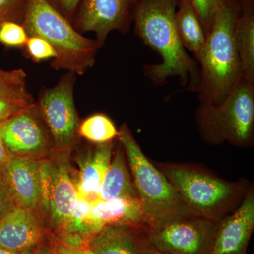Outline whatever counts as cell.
Masks as SVG:
<instances>
[{
    "label": "cell",
    "instance_id": "cell-2",
    "mask_svg": "<svg viewBox=\"0 0 254 254\" xmlns=\"http://www.w3.org/2000/svg\"><path fill=\"white\" fill-rule=\"evenodd\" d=\"M241 11L242 1L222 0L204 46L195 57L200 64V103L221 104L243 80L235 37Z\"/></svg>",
    "mask_w": 254,
    "mask_h": 254
},
{
    "label": "cell",
    "instance_id": "cell-10",
    "mask_svg": "<svg viewBox=\"0 0 254 254\" xmlns=\"http://www.w3.org/2000/svg\"><path fill=\"white\" fill-rule=\"evenodd\" d=\"M0 138L10 154L18 158L41 160L55 151L36 102L0 125Z\"/></svg>",
    "mask_w": 254,
    "mask_h": 254
},
{
    "label": "cell",
    "instance_id": "cell-23",
    "mask_svg": "<svg viewBox=\"0 0 254 254\" xmlns=\"http://www.w3.org/2000/svg\"><path fill=\"white\" fill-rule=\"evenodd\" d=\"M28 35L21 23L8 21L0 26V44L9 48H23Z\"/></svg>",
    "mask_w": 254,
    "mask_h": 254
},
{
    "label": "cell",
    "instance_id": "cell-17",
    "mask_svg": "<svg viewBox=\"0 0 254 254\" xmlns=\"http://www.w3.org/2000/svg\"><path fill=\"white\" fill-rule=\"evenodd\" d=\"M147 229L108 225L93 235L88 245L93 254H138Z\"/></svg>",
    "mask_w": 254,
    "mask_h": 254
},
{
    "label": "cell",
    "instance_id": "cell-30",
    "mask_svg": "<svg viewBox=\"0 0 254 254\" xmlns=\"http://www.w3.org/2000/svg\"><path fill=\"white\" fill-rule=\"evenodd\" d=\"M14 208L16 207L10 198L7 190L0 181V218Z\"/></svg>",
    "mask_w": 254,
    "mask_h": 254
},
{
    "label": "cell",
    "instance_id": "cell-14",
    "mask_svg": "<svg viewBox=\"0 0 254 254\" xmlns=\"http://www.w3.org/2000/svg\"><path fill=\"white\" fill-rule=\"evenodd\" d=\"M115 145L114 141L94 143L76 155L78 171L73 173L71 168L77 195L93 205L100 200V185L109 168Z\"/></svg>",
    "mask_w": 254,
    "mask_h": 254
},
{
    "label": "cell",
    "instance_id": "cell-33",
    "mask_svg": "<svg viewBox=\"0 0 254 254\" xmlns=\"http://www.w3.org/2000/svg\"><path fill=\"white\" fill-rule=\"evenodd\" d=\"M33 250L26 251V252H23V253H17V252H11V251L6 250V249L3 248L2 247L0 246V254H31L32 251Z\"/></svg>",
    "mask_w": 254,
    "mask_h": 254
},
{
    "label": "cell",
    "instance_id": "cell-11",
    "mask_svg": "<svg viewBox=\"0 0 254 254\" xmlns=\"http://www.w3.org/2000/svg\"><path fill=\"white\" fill-rule=\"evenodd\" d=\"M138 0H82L73 21L76 31L92 32L100 47L108 35L129 31Z\"/></svg>",
    "mask_w": 254,
    "mask_h": 254
},
{
    "label": "cell",
    "instance_id": "cell-8",
    "mask_svg": "<svg viewBox=\"0 0 254 254\" xmlns=\"http://www.w3.org/2000/svg\"><path fill=\"white\" fill-rule=\"evenodd\" d=\"M76 76L64 73L53 88L42 90L36 102L56 151L71 153L77 142L80 123L73 95Z\"/></svg>",
    "mask_w": 254,
    "mask_h": 254
},
{
    "label": "cell",
    "instance_id": "cell-31",
    "mask_svg": "<svg viewBox=\"0 0 254 254\" xmlns=\"http://www.w3.org/2000/svg\"><path fill=\"white\" fill-rule=\"evenodd\" d=\"M168 254L160 252L152 245L148 240V229L143 234L140 245L139 254Z\"/></svg>",
    "mask_w": 254,
    "mask_h": 254
},
{
    "label": "cell",
    "instance_id": "cell-32",
    "mask_svg": "<svg viewBox=\"0 0 254 254\" xmlns=\"http://www.w3.org/2000/svg\"><path fill=\"white\" fill-rule=\"evenodd\" d=\"M11 156V154H10L8 150L6 149L4 143H3L1 138H0V173L4 170L6 164L9 162Z\"/></svg>",
    "mask_w": 254,
    "mask_h": 254
},
{
    "label": "cell",
    "instance_id": "cell-6",
    "mask_svg": "<svg viewBox=\"0 0 254 254\" xmlns=\"http://www.w3.org/2000/svg\"><path fill=\"white\" fill-rule=\"evenodd\" d=\"M196 120L208 143L250 145L254 138V84L242 80L221 104L200 103Z\"/></svg>",
    "mask_w": 254,
    "mask_h": 254
},
{
    "label": "cell",
    "instance_id": "cell-21",
    "mask_svg": "<svg viewBox=\"0 0 254 254\" xmlns=\"http://www.w3.org/2000/svg\"><path fill=\"white\" fill-rule=\"evenodd\" d=\"M119 130L113 120L103 113H97L85 119L79 125L78 137L95 144L118 139Z\"/></svg>",
    "mask_w": 254,
    "mask_h": 254
},
{
    "label": "cell",
    "instance_id": "cell-4",
    "mask_svg": "<svg viewBox=\"0 0 254 254\" xmlns=\"http://www.w3.org/2000/svg\"><path fill=\"white\" fill-rule=\"evenodd\" d=\"M118 140L125 150L148 228L192 215L168 178L146 158L126 124L120 127Z\"/></svg>",
    "mask_w": 254,
    "mask_h": 254
},
{
    "label": "cell",
    "instance_id": "cell-9",
    "mask_svg": "<svg viewBox=\"0 0 254 254\" xmlns=\"http://www.w3.org/2000/svg\"><path fill=\"white\" fill-rule=\"evenodd\" d=\"M220 222L193 215L176 217L148 227V240L165 254H211Z\"/></svg>",
    "mask_w": 254,
    "mask_h": 254
},
{
    "label": "cell",
    "instance_id": "cell-13",
    "mask_svg": "<svg viewBox=\"0 0 254 254\" xmlns=\"http://www.w3.org/2000/svg\"><path fill=\"white\" fill-rule=\"evenodd\" d=\"M51 234L39 213L14 208L0 218V246L23 253L33 250Z\"/></svg>",
    "mask_w": 254,
    "mask_h": 254
},
{
    "label": "cell",
    "instance_id": "cell-26",
    "mask_svg": "<svg viewBox=\"0 0 254 254\" xmlns=\"http://www.w3.org/2000/svg\"><path fill=\"white\" fill-rule=\"evenodd\" d=\"M28 0H0V26L13 21L22 24Z\"/></svg>",
    "mask_w": 254,
    "mask_h": 254
},
{
    "label": "cell",
    "instance_id": "cell-25",
    "mask_svg": "<svg viewBox=\"0 0 254 254\" xmlns=\"http://www.w3.org/2000/svg\"><path fill=\"white\" fill-rule=\"evenodd\" d=\"M24 48L28 56L36 63L56 58L54 48L41 37L28 36Z\"/></svg>",
    "mask_w": 254,
    "mask_h": 254
},
{
    "label": "cell",
    "instance_id": "cell-34",
    "mask_svg": "<svg viewBox=\"0 0 254 254\" xmlns=\"http://www.w3.org/2000/svg\"><path fill=\"white\" fill-rule=\"evenodd\" d=\"M31 254H47V249L41 248V245L37 246L36 248L32 251Z\"/></svg>",
    "mask_w": 254,
    "mask_h": 254
},
{
    "label": "cell",
    "instance_id": "cell-28",
    "mask_svg": "<svg viewBox=\"0 0 254 254\" xmlns=\"http://www.w3.org/2000/svg\"><path fill=\"white\" fill-rule=\"evenodd\" d=\"M26 74L22 69H0V89L26 86Z\"/></svg>",
    "mask_w": 254,
    "mask_h": 254
},
{
    "label": "cell",
    "instance_id": "cell-5",
    "mask_svg": "<svg viewBox=\"0 0 254 254\" xmlns=\"http://www.w3.org/2000/svg\"><path fill=\"white\" fill-rule=\"evenodd\" d=\"M160 171L195 216L221 221L243 193L242 185L180 165H160Z\"/></svg>",
    "mask_w": 254,
    "mask_h": 254
},
{
    "label": "cell",
    "instance_id": "cell-7",
    "mask_svg": "<svg viewBox=\"0 0 254 254\" xmlns=\"http://www.w3.org/2000/svg\"><path fill=\"white\" fill-rule=\"evenodd\" d=\"M70 155L55 150L39 160L41 216L53 235L62 231L77 203Z\"/></svg>",
    "mask_w": 254,
    "mask_h": 254
},
{
    "label": "cell",
    "instance_id": "cell-18",
    "mask_svg": "<svg viewBox=\"0 0 254 254\" xmlns=\"http://www.w3.org/2000/svg\"><path fill=\"white\" fill-rule=\"evenodd\" d=\"M125 158V150L119 142L116 149L114 148L109 168L100 185V200L138 198Z\"/></svg>",
    "mask_w": 254,
    "mask_h": 254
},
{
    "label": "cell",
    "instance_id": "cell-27",
    "mask_svg": "<svg viewBox=\"0 0 254 254\" xmlns=\"http://www.w3.org/2000/svg\"><path fill=\"white\" fill-rule=\"evenodd\" d=\"M49 246L53 254H93L88 246H76L66 243L50 234Z\"/></svg>",
    "mask_w": 254,
    "mask_h": 254
},
{
    "label": "cell",
    "instance_id": "cell-24",
    "mask_svg": "<svg viewBox=\"0 0 254 254\" xmlns=\"http://www.w3.org/2000/svg\"><path fill=\"white\" fill-rule=\"evenodd\" d=\"M199 18L205 34L208 36L222 0H187Z\"/></svg>",
    "mask_w": 254,
    "mask_h": 254
},
{
    "label": "cell",
    "instance_id": "cell-3",
    "mask_svg": "<svg viewBox=\"0 0 254 254\" xmlns=\"http://www.w3.org/2000/svg\"><path fill=\"white\" fill-rule=\"evenodd\" d=\"M22 25L28 36L41 37L54 48V69L82 76L94 66L99 43L76 31L47 0H28Z\"/></svg>",
    "mask_w": 254,
    "mask_h": 254
},
{
    "label": "cell",
    "instance_id": "cell-35",
    "mask_svg": "<svg viewBox=\"0 0 254 254\" xmlns=\"http://www.w3.org/2000/svg\"><path fill=\"white\" fill-rule=\"evenodd\" d=\"M47 253H48V254H53V252H52L51 249H50V246L48 248H47Z\"/></svg>",
    "mask_w": 254,
    "mask_h": 254
},
{
    "label": "cell",
    "instance_id": "cell-22",
    "mask_svg": "<svg viewBox=\"0 0 254 254\" xmlns=\"http://www.w3.org/2000/svg\"><path fill=\"white\" fill-rule=\"evenodd\" d=\"M33 103L35 101L26 86L0 89V125Z\"/></svg>",
    "mask_w": 254,
    "mask_h": 254
},
{
    "label": "cell",
    "instance_id": "cell-19",
    "mask_svg": "<svg viewBox=\"0 0 254 254\" xmlns=\"http://www.w3.org/2000/svg\"><path fill=\"white\" fill-rule=\"evenodd\" d=\"M235 37L242 79L254 84V10L252 0L242 1V11L237 19Z\"/></svg>",
    "mask_w": 254,
    "mask_h": 254
},
{
    "label": "cell",
    "instance_id": "cell-12",
    "mask_svg": "<svg viewBox=\"0 0 254 254\" xmlns=\"http://www.w3.org/2000/svg\"><path fill=\"white\" fill-rule=\"evenodd\" d=\"M0 181L16 208L41 213L39 160L11 155L0 173Z\"/></svg>",
    "mask_w": 254,
    "mask_h": 254
},
{
    "label": "cell",
    "instance_id": "cell-1",
    "mask_svg": "<svg viewBox=\"0 0 254 254\" xmlns=\"http://www.w3.org/2000/svg\"><path fill=\"white\" fill-rule=\"evenodd\" d=\"M178 0H138L133 21L136 36L157 52L161 62L143 66L144 74L155 85L177 77L182 86L196 92L200 70L196 60L182 46L175 24Z\"/></svg>",
    "mask_w": 254,
    "mask_h": 254
},
{
    "label": "cell",
    "instance_id": "cell-36",
    "mask_svg": "<svg viewBox=\"0 0 254 254\" xmlns=\"http://www.w3.org/2000/svg\"><path fill=\"white\" fill-rule=\"evenodd\" d=\"M246 1V0H241V1ZM252 1H254V0H252Z\"/></svg>",
    "mask_w": 254,
    "mask_h": 254
},
{
    "label": "cell",
    "instance_id": "cell-15",
    "mask_svg": "<svg viewBox=\"0 0 254 254\" xmlns=\"http://www.w3.org/2000/svg\"><path fill=\"white\" fill-rule=\"evenodd\" d=\"M254 228V193L250 190L240 206L222 219L211 254H247Z\"/></svg>",
    "mask_w": 254,
    "mask_h": 254
},
{
    "label": "cell",
    "instance_id": "cell-29",
    "mask_svg": "<svg viewBox=\"0 0 254 254\" xmlns=\"http://www.w3.org/2000/svg\"><path fill=\"white\" fill-rule=\"evenodd\" d=\"M57 11L69 22L73 23L82 0H47Z\"/></svg>",
    "mask_w": 254,
    "mask_h": 254
},
{
    "label": "cell",
    "instance_id": "cell-16",
    "mask_svg": "<svg viewBox=\"0 0 254 254\" xmlns=\"http://www.w3.org/2000/svg\"><path fill=\"white\" fill-rule=\"evenodd\" d=\"M91 219L96 233L108 225L148 227L138 198L100 200L93 205Z\"/></svg>",
    "mask_w": 254,
    "mask_h": 254
},
{
    "label": "cell",
    "instance_id": "cell-20",
    "mask_svg": "<svg viewBox=\"0 0 254 254\" xmlns=\"http://www.w3.org/2000/svg\"><path fill=\"white\" fill-rule=\"evenodd\" d=\"M175 24L182 46L195 58L204 46L207 36L199 18L187 0H178Z\"/></svg>",
    "mask_w": 254,
    "mask_h": 254
}]
</instances>
